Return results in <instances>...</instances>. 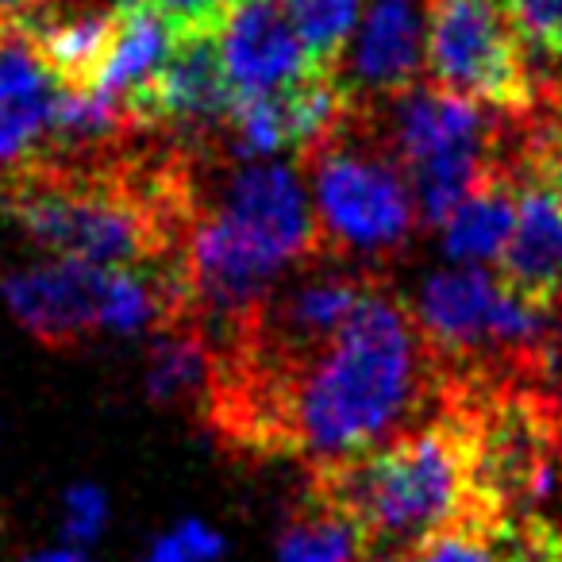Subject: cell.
Wrapping results in <instances>:
<instances>
[{
    "label": "cell",
    "mask_w": 562,
    "mask_h": 562,
    "mask_svg": "<svg viewBox=\"0 0 562 562\" xmlns=\"http://www.w3.org/2000/svg\"><path fill=\"white\" fill-rule=\"evenodd\" d=\"M443 374L413 308L382 278L344 328L273 374H216L209 420L235 447L347 462L416 428Z\"/></svg>",
    "instance_id": "cell-1"
},
{
    "label": "cell",
    "mask_w": 562,
    "mask_h": 562,
    "mask_svg": "<svg viewBox=\"0 0 562 562\" xmlns=\"http://www.w3.org/2000/svg\"><path fill=\"white\" fill-rule=\"evenodd\" d=\"M321 258V227L297 166L266 158L232 162L212 193L193 173L186 281L193 321L209 336L224 339L285 273Z\"/></svg>",
    "instance_id": "cell-2"
},
{
    "label": "cell",
    "mask_w": 562,
    "mask_h": 562,
    "mask_svg": "<svg viewBox=\"0 0 562 562\" xmlns=\"http://www.w3.org/2000/svg\"><path fill=\"white\" fill-rule=\"evenodd\" d=\"M308 493L355 524L362 562H401L424 539L474 513V439L443 397V413L347 462L313 467Z\"/></svg>",
    "instance_id": "cell-3"
},
{
    "label": "cell",
    "mask_w": 562,
    "mask_h": 562,
    "mask_svg": "<svg viewBox=\"0 0 562 562\" xmlns=\"http://www.w3.org/2000/svg\"><path fill=\"white\" fill-rule=\"evenodd\" d=\"M297 170L308 181L324 258L385 262L420 227L405 166L385 147L362 104H351L344 124L316 143Z\"/></svg>",
    "instance_id": "cell-4"
},
{
    "label": "cell",
    "mask_w": 562,
    "mask_h": 562,
    "mask_svg": "<svg viewBox=\"0 0 562 562\" xmlns=\"http://www.w3.org/2000/svg\"><path fill=\"white\" fill-rule=\"evenodd\" d=\"M428 86L501 112L536 104L531 63L501 0H431Z\"/></svg>",
    "instance_id": "cell-5"
},
{
    "label": "cell",
    "mask_w": 562,
    "mask_h": 562,
    "mask_svg": "<svg viewBox=\"0 0 562 562\" xmlns=\"http://www.w3.org/2000/svg\"><path fill=\"white\" fill-rule=\"evenodd\" d=\"M431 0H367L336 78L351 104H382L420 86Z\"/></svg>",
    "instance_id": "cell-6"
},
{
    "label": "cell",
    "mask_w": 562,
    "mask_h": 562,
    "mask_svg": "<svg viewBox=\"0 0 562 562\" xmlns=\"http://www.w3.org/2000/svg\"><path fill=\"white\" fill-rule=\"evenodd\" d=\"M216 50L235 101L278 97L308 74H324L308 58L285 0H235L216 32Z\"/></svg>",
    "instance_id": "cell-7"
},
{
    "label": "cell",
    "mask_w": 562,
    "mask_h": 562,
    "mask_svg": "<svg viewBox=\"0 0 562 562\" xmlns=\"http://www.w3.org/2000/svg\"><path fill=\"white\" fill-rule=\"evenodd\" d=\"M109 270L81 258H55L4 278L0 293L20 324L40 344L74 351L93 331H101V305Z\"/></svg>",
    "instance_id": "cell-8"
},
{
    "label": "cell",
    "mask_w": 562,
    "mask_h": 562,
    "mask_svg": "<svg viewBox=\"0 0 562 562\" xmlns=\"http://www.w3.org/2000/svg\"><path fill=\"white\" fill-rule=\"evenodd\" d=\"M497 278L516 297L559 313L562 305V193L531 170L516 193V224L497 255Z\"/></svg>",
    "instance_id": "cell-9"
},
{
    "label": "cell",
    "mask_w": 562,
    "mask_h": 562,
    "mask_svg": "<svg viewBox=\"0 0 562 562\" xmlns=\"http://www.w3.org/2000/svg\"><path fill=\"white\" fill-rule=\"evenodd\" d=\"M40 47L47 70L63 89H93L112 40L120 32V4H86V9L47 12L24 27Z\"/></svg>",
    "instance_id": "cell-10"
},
{
    "label": "cell",
    "mask_w": 562,
    "mask_h": 562,
    "mask_svg": "<svg viewBox=\"0 0 562 562\" xmlns=\"http://www.w3.org/2000/svg\"><path fill=\"white\" fill-rule=\"evenodd\" d=\"M212 370L216 351L209 347V331L193 316L158 328L147 359V390L158 405H193L209 413Z\"/></svg>",
    "instance_id": "cell-11"
},
{
    "label": "cell",
    "mask_w": 562,
    "mask_h": 562,
    "mask_svg": "<svg viewBox=\"0 0 562 562\" xmlns=\"http://www.w3.org/2000/svg\"><path fill=\"white\" fill-rule=\"evenodd\" d=\"M516 193H520L516 173H497L482 189H474L443 224L447 255L462 266L493 262L516 224Z\"/></svg>",
    "instance_id": "cell-12"
},
{
    "label": "cell",
    "mask_w": 562,
    "mask_h": 562,
    "mask_svg": "<svg viewBox=\"0 0 562 562\" xmlns=\"http://www.w3.org/2000/svg\"><path fill=\"white\" fill-rule=\"evenodd\" d=\"M120 4V32L112 50L97 74L93 89L112 101H124L127 93L143 89L158 74L173 47V35L143 0H116Z\"/></svg>",
    "instance_id": "cell-13"
},
{
    "label": "cell",
    "mask_w": 562,
    "mask_h": 562,
    "mask_svg": "<svg viewBox=\"0 0 562 562\" xmlns=\"http://www.w3.org/2000/svg\"><path fill=\"white\" fill-rule=\"evenodd\" d=\"M281 562H362V543L355 524L328 501L308 493L290 513L278 536Z\"/></svg>",
    "instance_id": "cell-14"
},
{
    "label": "cell",
    "mask_w": 562,
    "mask_h": 562,
    "mask_svg": "<svg viewBox=\"0 0 562 562\" xmlns=\"http://www.w3.org/2000/svg\"><path fill=\"white\" fill-rule=\"evenodd\" d=\"M362 4L367 0H285V12H290L316 70H339L347 43H351L355 27H359Z\"/></svg>",
    "instance_id": "cell-15"
},
{
    "label": "cell",
    "mask_w": 562,
    "mask_h": 562,
    "mask_svg": "<svg viewBox=\"0 0 562 562\" xmlns=\"http://www.w3.org/2000/svg\"><path fill=\"white\" fill-rule=\"evenodd\" d=\"M401 562H528V559H524V551L501 528L477 520V516H467V520L424 539Z\"/></svg>",
    "instance_id": "cell-16"
},
{
    "label": "cell",
    "mask_w": 562,
    "mask_h": 562,
    "mask_svg": "<svg viewBox=\"0 0 562 562\" xmlns=\"http://www.w3.org/2000/svg\"><path fill=\"white\" fill-rule=\"evenodd\" d=\"M531 58L562 63V0H501Z\"/></svg>",
    "instance_id": "cell-17"
},
{
    "label": "cell",
    "mask_w": 562,
    "mask_h": 562,
    "mask_svg": "<svg viewBox=\"0 0 562 562\" xmlns=\"http://www.w3.org/2000/svg\"><path fill=\"white\" fill-rule=\"evenodd\" d=\"M143 4L170 27L173 40H189V35H216L235 0H143Z\"/></svg>",
    "instance_id": "cell-18"
},
{
    "label": "cell",
    "mask_w": 562,
    "mask_h": 562,
    "mask_svg": "<svg viewBox=\"0 0 562 562\" xmlns=\"http://www.w3.org/2000/svg\"><path fill=\"white\" fill-rule=\"evenodd\" d=\"M63 505H66L63 536L74 539V543H89V539H97V531H101L104 520H109V501H104V493L89 482L66 490Z\"/></svg>",
    "instance_id": "cell-19"
},
{
    "label": "cell",
    "mask_w": 562,
    "mask_h": 562,
    "mask_svg": "<svg viewBox=\"0 0 562 562\" xmlns=\"http://www.w3.org/2000/svg\"><path fill=\"white\" fill-rule=\"evenodd\" d=\"M536 170L562 193V109L554 120H539Z\"/></svg>",
    "instance_id": "cell-20"
},
{
    "label": "cell",
    "mask_w": 562,
    "mask_h": 562,
    "mask_svg": "<svg viewBox=\"0 0 562 562\" xmlns=\"http://www.w3.org/2000/svg\"><path fill=\"white\" fill-rule=\"evenodd\" d=\"M178 539L186 543V551L193 554L196 562H212V559H220V551H224L220 531H212L209 524H201V520H181Z\"/></svg>",
    "instance_id": "cell-21"
},
{
    "label": "cell",
    "mask_w": 562,
    "mask_h": 562,
    "mask_svg": "<svg viewBox=\"0 0 562 562\" xmlns=\"http://www.w3.org/2000/svg\"><path fill=\"white\" fill-rule=\"evenodd\" d=\"M147 562H196V559L186 551V543L178 539V531H170V536L155 539V547L147 551Z\"/></svg>",
    "instance_id": "cell-22"
},
{
    "label": "cell",
    "mask_w": 562,
    "mask_h": 562,
    "mask_svg": "<svg viewBox=\"0 0 562 562\" xmlns=\"http://www.w3.org/2000/svg\"><path fill=\"white\" fill-rule=\"evenodd\" d=\"M86 4H104V0H35V16L32 20H40V16H47V12H66V9H86ZM27 20V24H32ZM24 24V27H27Z\"/></svg>",
    "instance_id": "cell-23"
},
{
    "label": "cell",
    "mask_w": 562,
    "mask_h": 562,
    "mask_svg": "<svg viewBox=\"0 0 562 562\" xmlns=\"http://www.w3.org/2000/svg\"><path fill=\"white\" fill-rule=\"evenodd\" d=\"M27 562H89L81 551H47V554H35V559Z\"/></svg>",
    "instance_id": "cell-24"
},
{
    "label": "cell",
    "mask_w": 562,
    "mask_h": 562,
    "mask_svg": "<svg viewBox=\"0 0 562 562\" xmlns=\"http://www.w3.org/2000/svg\"><path fill=\"white\" fill-rule=\"evenodd\" d=\"M551 562H562V536L554 539V554H551Z\"/></svg>",
    "instance_id": "cell-25"
}]
</instances>
